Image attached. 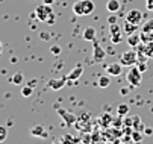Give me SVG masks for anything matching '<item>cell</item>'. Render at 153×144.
Listing matches in <instances>:
<instances>
[{
	"instance_id": "1",
	"label": "cell",
	"mask_w": 153,
	"mask_h": 144,
	"mask_svg": "<svg viewBox=\"0 0 153 144\" xmlns=\"http://www.w3.org/2000/svg\"><path fill=\"white\" fill-rule=\"evenodd\" d=\"M96 9V5L93 0H77L73 5V11L76 15H90Z\"/></svg>"
},
{
	"instance_id": "2",
	"label": "cell",
	"mask_w": 153,
	"mask_h": 144,
	"mask_svg": "<svg viewBox=\"0 0 153 144\" xmlns=\"http://www.w3.org/2000/svg\"><path fill=\"white\" fill-rule=\"evenodd\" d=\"M53 15V9L50 5L44 3V5H39L36 9H35V17L39 20V22H49V18H52Z\"/></svg>"
},
{
	"instance_id": "3",
	"label": "cell",
	"mask_w": 153,
	"mask_h": 144,
	"mask_svg": "<svg viewBox=\"0 0 153 144\" xmlns=\"http://www.w3.org/2000/svg\"><path fill=\"white\" fill-rule=\"evenodd\" d=\"M126 79L132 87H138L141 84V79H143V71H140V68L137 65H132L126 74Z\"/></svg>"
},
{
	"instance_id": "4",
	"label": "cell",
	"mask_w": 153,
	"mask_h": 144,
	"mask_svg": "<svg viewBox=\"0 0 153 144\" xmlns=\"http://www.w3.org/2000/svg\"><path fill=\"white\" fill-rule=\"evenodd\" d=\"M120 62H121L124 67H132V65H137V62H138V55H137V50H127V52H124V53L120 56Z\"/></svg>"
},
{
	"instance_id": "5",
	"label": "cell",
	"mask_w": 153,
	"mask_h": 144,
	"mask_svg": "<svg viewBox=\"0 0 153 144\" xmlns=\"http://www.w3.org/2000/svg\"><path fill=\"white\" fill-rule=\"evenodd\" d=\"M109 35H111V41L114 44H118L123 41V27L118 26L117 23L109 24Z\"/></svg>"
},
{
	"instance_id": "6",
	"label": "cell",
	"mask_w": 153,
	"mask_h": 144,
	"mask_svg": "<svg viewBox=\"0 0 153 144\" xmlns=\"http://www.w3.org/2000/svg\"><path fill=\"white\" fill-rule=\"evenodd\" d=\"M105 56H106V52H105V49L97 43V41L94 39V47H93V59L96 61V62H102V61L105 59Z\"/></svg>"
},
{
	"instance_id": "7",
	"label": "cell",
	"mask_w": 153,
	"mask_h": 144,
	"mask_svg": "<svg viewBox=\"0 0 153 144\" xmlns=\"http://www.w3.org/2000/svg\"><path fill=\"white\" fill-rule=\"evenodd\" d=\"M126 20L134 24H140L141 20H143V12L140 9H130L127 14H126Z\"/></svg>"
},
{
	"instance_id": "8",
	"label": "cell",
	"mask_w": 153,
	"mask_h": 144,
	"mask_svg": "<svg viewBox=\"0 0 153 144\" xmlns=\"http://www.w3.org/2000/svg\"><path fill=\"white\" fill-rule=\"evenodd\" d=\"M123 67H124V65H123L121 62H112V64L106 65L105 70H106L108 74H111V76H120V74L123 73Z\"/></svg>"
},
{
	"instance_id": "9",
	"label": "cell",
	"mask_w": 153,
	"mask_h": 144,
	"mask_svg": "<svg viewBox=\"0 0 153 144\" xmlns=\"http://www.w3.org/2000/svg\"><path fill=\"white\" fill-rule=\"evenodd\" d=\"M137 52H143L149 56V59H153V41H150V43H141L135 47Z\"/></svg>"
},
{
	"instance_id": "10",
	"label": "cell",
	"mask_w": 153,
	"mask_h": 144,
	"mask_svg": "<svg viewBox=\"0 0 153 144\" xmlns=\"http://www.w3.org/2000/svg\"><path fill=\"white\" fill-rule=\"evenodd\" d=\"M67 80H68L67 77H61V79H50V80H49V88H52V90L58 91V90H61V88L65 85V82H67Z\"/></svg>"
},
{
	"instance_id": "11",
	"label": "cell",
	"mask_w": 153,
	"mask_h": 144,
	"mask_svg": "<svg viewBox=\"0 0 153 144\" xmlns=\"http://www.w3.org/2000/svg\"><path fill=\"white\" fill-rule=\"evenodd\" d=\"M30 134H32L33 137H39V138H47V137H49L47 131L44 129V126H41V125L32 126V128H30Z\"/></svg>"
},
{
	"instance_id": "12",
	"label": "cell",
	"mask_w": 153,
	"mask_h": 144,
	"mask_svg": "<svg viewBox=\"0 0 153 144\" xmlns=\"http://www.w3.org/2000/svg\"><path fill=\"white\" fill-rule=\"evenodd\" d=\"M56 109H58L59 115L64 117V120H65V123H67V125H76L77 118H76L73 114H70V112H67V111H64V109H61V108H56Z\"/></svg>"
},
{
	"instance_id": "13",
	"label": "cell",
	"mask_w": 153,
	"mask_h": 144,
	"mask_svg": "<svg viewBox=\"0 0 153 144\" xmlns=\"http://www.w3.org/2000/svg\"><path fill=\"white\" fill-rule=\"evenodd\" d=\"M127 44L130 46V47H137L138 44H141V36H140V33H137V32H134V33H130V35H127Z\"/></svg>"
},
{
	"instance_id": "14",
	"label": "cell",
	"mask_w": 153,
	"mask_h": 144,
	"mask_svg": "<svg viewBox=\"0 0 153 144\" xmlns=\"http://www.w3.org/2000/svg\"><path fill=\"white\" fill-rule=\"evenodd\" d=\"M82 36H83L85 41H94V39H96V29H94L93 26H88V27L83 30Z\"/></svg>"
},
{
	"instance_id": "15",
	"label": "cell",
	"mask_w": 153,
	"mask_h": 144,
	"mask_svg": "<svg viewBox=\"0 0 153 144\" xmlns=\"http://www.w3.org/2000/svg\"><path fill=\"white\" fill-rule=\"evenodd\" d=\"M120 2L118 0H108V3H106V9L111 12V14H115L120 11Z\"/></svg>"
},
{
	"instance_id": "16",
	"label": "cell",
	"mask_w": 153,
	"mask_h": 144,
	"mask_svg": "<svg viewBox=\"0 0 153 144\" xmlns=\"http://www.w3.org/2000/svg\"><path fill=\"white\" fill-rule=\"evenodd\" d=\"M82 73H83V68H82L80 65H77L76 68H73V70L68 73L67 79H68V80H77V79L82 76Z\"/></svg>"
},
{
	"instance_id": "17",
	"label": "cell",
	"mask_w": 153,
	"mask_h": 144,
	"mask_svg": "<svg viewBox=\"0 0 153 144\" xmlns=\"http://www.w3.org/2000/svg\"><path fill=\"white\" fill-rule=\"evenodd\" d=\"M137 29H138V24H134V23L127 22V20H126V23L123 24V32H124L126 35H130V33L137 32Z\"/></svg>"
},
{
	"instance_id": "18",
	"label": "cell",
	"mask_w": 153,
	"mask_h": 144,
	"mask_svg": "<svg viewBox=\"0 0 153 144\" xmlns=\"http://www.w3.org/2000/svg\"><path fill=\"white\" fill-rule=\"evenodd\" d=\"M99 123H100L102 126L108 128V126H111V125H112V118H111V115L103 114V115H100V117H99Z\"/></svg>"
},
{
	"instance_id": "19",
	"label": "cell",
	"mask_w": 153,
	"mask_h": 144,
	"mask_svg": "<svg viewBox=\"0 0 153 144\" xmlns=\"http://www.w3.org/2000/svg\"><path fill=\"white\" fill-rule=\"evenodd\" d=\"M97 85L100 88H108L109 85H111V77L109 76H100L99 80H97Z\"/></svg>"
},
{
	"instance_id": "20",
	"label": "cell",
	"mask_w": 153,
	"mask_h": 144,
	"mask_svg": "<svg viewBox=\"0 0 153 144\" xmlns=\"http://www.w3.org/2000/svg\"><path fill=\"white\" fill-rule=\"evenodd\" d=\"M134 129L135 131H141V132H144V129H146V126L143 125V121H141V118L138 115H134Z\"/></svg>"
},
{
	"instance_id": "21",
	"label": "cell",
	"mask_w": 153,
	"mask_h": 144,
	"mask_svg": "<svg viewBox=\"0 0 153 144\" xmlns=\"http://www.w3.org/2000/svg\"><path fill=\"white\" fill-rule=\"evenodd\" d=\"M11 82L14 85H21L25 82V76H23V73H15L12 77H11Z\"/></svg>"
},
{
	"instance_id": "22",
	"label": "cell",
	"mask_w": 153,
	"mask_h": 144,
	"mask_svg": "<svg viewBox=\"0 0 153 144\" xmlns=\"http://www.w3.org/2000/svg\"><path fill=\"white\" fill-rule=\"evenodd\" d=\"M141 36V43H150V41H153V30L152 32H143L140 33Z\"/></svg>"
},
{
	"instance_id": "23",
	"label": "cell",
	"mask_w": 153,
	"mask_h": 144,
	"mask_svg": "<svg viewBox=\"0 0 153 144\" xmlns=\"http://www.w3.org/2000/svg\"><path fill=\"white\" fill-rule=\"evenodd\" d=\"M32 93H33V88L30 85H25L23 88H21V96L23 97H30Z\"/></svg>"
},
{
	"instance_id": "24",
	"label": "cell",
	"mask_w": 153,
	"mask_h": 144,
	"mask_svg": "<svg viewBox=\"0 0 153 144\" xmlns=\"http://www.w3.org/2000/svg\"><path fill=\"white\" fill-rule=\"evenodd\" d=\"M143 137H144V132H141V131H135V129H134V132H132V141L140 143V141L143 140Z\"/></svg>"
},
{
	"instance_id": "25",
	"label": "cell",
	"mask_w": 153,
	"mask_h": 144,
	"mask_svg": "<svg viewBox=\"0 0 153 144\" xmlns=\"http://www.w3.org/2000/svg\"><path fill=\"white\" fill-rule=\"evenodd\" d=\"M141 30H143V32H152V30H153V18H152V20H147V22L143 24Z\"/></svg>"
},
{
	"instance_id": "26",
	"label": "cell",
	"mask_w": 153,
	"mask_h": 144,
	"mask_svg": "<svg viewBox=\"0 0 153 144\" xmlns=\"http://www.w3.org/2000/svg\"><path fill=\"white\" fill-rule=\"evenodd\" d=\"M117 112H118V115H127V112H129V106L126 105V103H121L118 108H117Z\"/></svg>"
},
{
	"instance_id": "27",
	"label": "cell",
	"mask_w": 153,
	"mask_h": 144,
	"mask_svg": "<svg viewBox=\"0 0 153 144\" xmlns=\"http://www.w3.org/2000/svg\"><path fill=\"white\" fill-rule=\"evenodd\" d=\"M8 137V129L5 126H0V143H3Z\"/></svg>"
},
{
	"instance_id": "28",
	"label": "cell",
	"mask_w": 153,
	"mask_h": 144,
	"mask_svg": "<svg viewBox=\"0 0 153 144\" xmlns=\"http://www.w3.org/2000/svg\"><path fill=\"white\" fill-rule=\"evenodd\" d=\"M123 126H132L134 128V117H124L123 118Z\"/></svg>"
},
{
	"instance_id": "29",
	"label": "cell",
	"mask_w": 153,
	"mask_h": 144,
	"mask_svg": "<svg viewBox=\"0 0 153 144\" xmlns=\"http://www.w3.org/2000/svg\"><path fill=\"white\" fill-rule=\"evenodd\" d=\"M112 126L114 128H123V118H121V115H118V118L112 120Z\"/></svg>"
},
{
	"instance_id": "30",
	"label": "cell",
	"mask_w": 153,
	"mask_h": 144,
	"mask_svg": "<svg viewBox=\"0 0 153 144\" xmlns=\"http://www.w3.org/2000/svg\"><path fill=\"white\" fill-rule=\"evenodd\" d=\"M50 52H52L53 55L58 56V55L61 53V47H59V46H52V47H50Z\"/></svg>"
},
{
	"instance_id": "31",
	"label": "cell",
	"mask_w": 153,
	"mask_h": 144,
	"mask_svg": "<svg viewBox=\"0 0 153 144\" xmlns=\"http://www.w3.org/2000/svg\"><path fill=\"white\" fill-rule=\"evenodd\" d=\"M137 67L140 68V71H146L147 70V62H138Z\"/></svg>"
},
{
	"instance_id": "32",
	"label": "cell",
	"mask_w": 153,
	"mask_h": 144,
	"mask_svg": "<svg viewBox=\"0 0 153 144\" xmlns=\"http://www.w3.org/2000/svg\"><path fill=\"white\" fill-rule=\"evenodd\" d=\"M146 8L147 11H153V0H146Z\"/></svg>"
},
{
	"instance_id": "33",
	"label": "cell",
	"mask_w": 153,
	"mask_h": 144,
	"mask_svg": "<svg viewBox=\"0 0 153 144\" xmlns=\"http://www.w3.org/2000/svg\"><path fill=\"white\" fill-rule=\"evenodd\" d=\"M80 141H82V143H90V141H93V138H91L90 135H83V137L80 138Z\"/></svg>"
},
{
	"instance_id": "34",
	"label": "cell",
	"mask_w": 153,
	"mask_h": 144,
	"mask_svg": "<svg viewBox=\"0 0 153 144\" xmlns=\"http://www.w3.org/2000/svg\"><path fill=\"white\" fill-rule=\"evenodd\" d=\"M115 22H117V18H115L114 15H112V17H109V18H108V23H109V24H112V23H115Z\"/></svg>"
},
{
	"instance_id": "35",
	"label": "cell",
	"mask_w": 153,
	"mask_h": 144,
	"mask_svg": "<svg viewBox=\"0 0 153 144\" xmlns=\"http://www.w3.org/2000/svg\"><path fill=\"white\" fill-rule=\"evenodd\" d=\"M144 134H146V135H152V134H153V129H152V128H146V129H144Z\"/></svg>"
},
{
	"instance_id": "36",
	"label": "cell",
	"mask_w": 153,
	"mask_h": 144,
	"mask_svg": "<svg viewBox=\"0 0 153 144\" xmlns=\"http://www.w3.org/2000/svg\"><path fill=\"white\" fill-rule=\"evenodd\" d=\"M55 2V0H44V3H47V5H52Z\"/></svg>"
},
{
	"instance_id": "37",
	"label": "cell",
	"mask_w": 153,
	"mask_h": 144,
	"mask_svg": "<svg viewBox=\"0 0 153 144\" xmlns=\"http://www.w3.org/2000/svg\"><path fill=\"white\" fill-rule=\"evenodd\" d=\"M127 91H129L127 88H121V94H127Z\"/></svg>"
},
{
	"instance_id": "38",
	"label": "cell",
	"mask_w": 153,
	"mask_h": 144,
	"mask_svg": "<svg viewBox=\"0 0 153 144\" xmlns=\"http://www.w3.org/2000/svg\"><path fill=\"white\" fill-rule=\"evenodd\" d=\"M2 50H3V46H2V43H0V55H2Z\"/></svg>"
}]
</instances>
